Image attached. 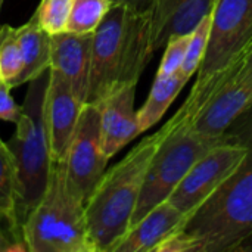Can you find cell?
<instances>
[{"label":"cell","instance_id":"6da1fadb","mask_svg":"<svg viewBox=\"0 0 252 252\" xmlns=\"http://www.w3.org/2000/svg\"><path fill=\"white\" fill-rule=\"evenodd\" d=\"M154 52L152 10L114 3L93 32L86 103L99 105L114 92L137 86Z\"/></svg>","mask_w":252,"mask_h":252},{"label":"cell","instance_id":"7a4b0ae2","mask_svg":"<svg viewBox=\"0 0 252 252\" xmlns=\"http://www.w3.org/2000/svg\"><path fill=\"white\" fill-rule=\"evenodd\" d=\"M235 137L250 146L241 168L193 213L182 230L192 252L251 251L252 248V127Z\"/></svg>","mask_w":252,"mask_h":252},{"label":"cell","instance_id":"3957f363","mask_svg":"<svg viewBox=\"0 0 252 252\" xmlns=\"http://www.w3.org/2000/svg\"><path fill=\"white\" fill-rule=\"evenodd\" d=\"M159 142V131L145 137L111 170L105 171L87 199L86 217L94 252H112L128 232Z\"/></svg>","mask_w":252,"mask_h":252},{"label":"cell","instance_id":"277c9868","mask_svg":"<svg viewBox=\"0 0 252 252\" xmlns=\"http://www.w3.org/2000/svg\"><path fill=\"white\" fill-rule=\"evenodd\" d=\"M28 252H94L86 201L72 186L63 161H53L44 193L22 223Z\"/></svg>","mask_w":252,"mask_h":252},{"label":"cell","instance_id":"5b68a950","mask_svg":"<svg viewBox=\"0 0 252 252\" xmlns=\"http://www.w3.org/2000/svg\"><path fill=\"white\" fill-rule=\"evenodd\" d=\"M49 83V71L28 83L21 117L13 137L7 146L13 154L19 179L18 223H22L28 213L40 201L52 171V154L44 123V96Z\"/></svg>","mask_w":252,"mask_h":252},{"label":"cell","instance_id":"8992f818","mask_svg":"<svg viewBox=\"0 0 252 252\" xmlns=\"http://www.w3.org/2000/svg\"><path fill=\"white\" fill-rule=\"evenodd\" d=\"M158 131L161 134V142L149 164L131 226L145 217L154 207L167 201L199 158L232 139L229 133L214 137L204 136L193 128L177 130L168 134H164L161 130Z\"/></svg>","mask_w":252,"mask_h":252},{"label":"cell","instance_id":"52a82bcc","mask_svg":"<svg viewBox=\"0 0 252 252\" xmlns=\"http://www.w3.org/2000/svg\"><path fill=\"white\" fill-rule=\"evenodd\" d=\"M248 154L250 146L233 139L216 146L193 164L167 201L189 216L241 168Z\"/></svg>","mask_w":252,"mask_h":252},{"label":"cell","instance_id":"ba28073f","mask_svg":"<svg viewBox=\"0 0 252 252\" xmlns=\"http://www.w3.org/2000/svg\"><path fill=\"white\" fill-rule=\"evenodd\" d=\"M252 40V0H217L213 9L210 41L198 69L207 78L230 63Z\"/></svg>","mask_w":252,"mask_h":252},{"label":"cell","instance_id":"9c48e42d","mask_svg":"<svg viewBox=\"0 0 252 252\" xmlns=\"http://www.w3.org/2000/svg\"><path fill=\"white\" fill-rule=\"evenodd\" d=\"M108 161L102 146L99 106L84 103L63 162L72 186L86 202L103 177Z\"/></svg>","mask_w":252,"mask_h":252},{"label":"cell","instance_id":"30bf717a","mask_svg":"<svg viewBox=\"0 0 252 252\" xmlns=\"http://www.w3.org/2000/svg\"><path fill=\"white\" fill-rule=\"evenodd\" d=\"M84 103L56 69H49L44 96V123L53 161H63Z\"/></svg>","mask_w":252,"mask_h":252},{"label":"cell","instance_id":"8fae6325","mask_svg":"<svg viewBox=\"0 0 252 252\" xmlns=\"http://www.w3.org/2000/svg\"><path fill=\"white\" fill-rule=\"evenodd\" d=\"M252 111V75L238 78L221 89L193 118L189 128L204 134L224 136Z\"/></svg>","mask_w":252,"mask_h":252},{"label":"cell","instance_id":"7c38bea8","mask_svg":"<svg viewBox=\"0 0 252 252\" xmlns=\"http://www.w3.org/2000/svg\"><path fill=\"white\" fill-rule=\"evenodd\" d=\"M92 43L93 32L63 31L50 35V68L63 75L83 103H86L89 92Z\"/></svg>","mask_w":252,"mask_h":252},{"label":"cell","instance_id":"4fadbf2b","mask_svg":"<svg viewBox=\"0 0 252 252\" xmlns=\"http://www.w3.org/2000/svg\"><path fill=\"white\" fill-rule=\"evenodd\" d=\"M134 99L136 86H127L114 92L97 105L100 112L102 146L109 159L142 134L137 111L134 109Z\"/></svg>","mask_w":252,"mask_h":252},{"label":"cell","instance_id":"5bb4252c","mask_svg":"<svg viewBox=\"0 0 252 252\" xmlns=\"http://www.w3.org/2000/svg\"><path fill=\"white\" fill-rule=\"evenodd\" d=\"M217 0H155L152 7V43L158 50L170 38L190 34L213 12Z\"/></svg>","mask_w":252,"mask_h":252},{"label":"cell","instance_id":"9a60e30c","mask_svg":"<svg viewBox=\"0 0 252 252\" xmlns=\"http://www.w3.org/2000/svg\"><path fill=\"white\" fill-rule=\"evenodd\" d=\"M185 219L180 210L164 201L130 226L112 252H155L171 233L182 227Z\"/></svg>","mask_w":252,"mask_h":252},{"label":"cell","instance_id":"2e32d148","mask_svg":"<svg viewBox=\"0 0 252 252\" xmlns=\"http://www.w3.org/2000/svg\"><path fill=\"white\" fill-rule=\"evenodd\" d=\"M16 35L24 59V69L18 78L21 86L50 69V35L38 25L34 15L16 28Z\"/></svg>","mask_w":252,"mask_h":252},{"label":"cell","instance_id":"e0dca14e","mask_svg":"<svg viewBox=\"0 0 252 252\" xmlns=\"http://www.w3.org/2000/svg\"><path fill=\"white\" fill-rule=\"evenodd\" d=\"M18 204L19 179L16 162L7 143L0 139V224L6 223L9 226V233L25 247L21 226L18 223Z\"/></svg>","mask_w":252,"mask_h":252},{"label":"cell","instance_id":"ac0fdd59","mask_svg":"<svg viewBox=\"0 0 252 252\" xmlns=\"http://www.w3.org/2000/svg\"><path fill=\"white\" fill-rule=\"evenodd\" d=\"M188 80L180 74L173 77H158L155 75L152 89L143 106L137 111V121L140 133L148 131L154 126H157L174 99L186 86Z\"/></svg>","mask_w":252,"mask_h":252},{"label":"cell","instance_id":"d6986e66","mask_svg":"<svg viewBox=\"0 0 252 252\" xmlns=\"http://www.w3.org/2000/svg\"><path fill=\"white\" fill-rule=\"evenodd\" d=\"M24 69V59L16 35V28H0V80L10 89L18 87V78Z\"/></svg>","mask_w":252,"mask_h":252},{"label":"cell","instance_id":"ffe728a7","mask_svg":"<svg viewBox=\"0 0 252 252\" xmlns=\"http://www.w3.org/2000/svg\"><path fill=\"white\" fill-rule=\"evenodd\" d=\"M112 4V0H72L66 31L94 32Z\"/></svg>","mask_w":252,"mask_h":252},{"label":"cell","instance_id":"44dd1931","mask_svg":"<svg viewBox=\"0 0 252 252\" xmlns=\"http://www.w3.org/2000/svg\"><path fill=\"white\" fill-rule=\"evenodd\" d=\"M211 22H213V12L210 15H207L190 34V41L188 46L186 58L183 61L180 71H179V74L183 78H186L188 81L199 69V66L202 63V59L205 56L208 41H210Z\"/></svg>","mask_w":252,"mask_h":252},{"label":"cell","instance_id":"7402d4cb","mask_svg":"<svg viewBox=\"0 0 252 252\" xmlns=\"http://www.w3.org/2000/svg\"><path fill=\"white\" fill-rule=\"evenodd\" d=\"M72 0H41L34 12L38 25L49 34H59L68 30Z\"/></svg>","mask_w":252,"mask_h":252},{"label":"cell","instance_id":"603a6c76","mask_svg":"<svg viewBox=\"0 0 252 252\" xmlns=\"http://www.w3.org/2000/svg\"><path fill=\"white\" fill-rule=\"evenodd\" d=\"M190 34L176 35L168 40V43L165 44L164 56L161 59V65L157 71L158 77H173L179 74L183 65V61L186 58L188 46L190 41Z\"/></svg>","mask_w":252,"mask_h":252},{"label":"cell","instance_id":"cb8c5ba5","mask_svg":"<svg viewBox=\"0 0 252 252\" xmlns=\"http://www.w3.org/2000/svg\"><path fill=\"white\" fill-rule=\"evenodd\" d=\"M10 90L9 86L0 83V120L16 124L21 117V106L13 100Z\"/></svg>","mask_w":252,"mask_h":252},{"label":"cell","instance_id":"d4e9b609","mask_svg":"<svg viewBox=\"0 0 252 252\" xmlns=\"http://www.w3.org/2000/svg\"><path fill=\"white\" fill-rule=\"evenodd\" d=\"M13 251H27V248L22 244H19L12 235H7L0 224V252Z\"/></svg>","mask_w":252,"mask_h":252},{"label":"cell","instance_id":"484cf974","mask_svg":"<svg viewBox=\"0 0 252 252\" xmlns=\"http://www.w3.org/2000/svg\"><path fill=\"white\" fill-rule=\"evenodd\" d=\"M154 1H155V0H112V3L126 4L127 7H130V9H133V10H137V12L152 10Z\"/></svg>","mask_w":252,"mask_h":252},{"label":"cell","instance_id":"4316f807","mask_svg":"<svg viewBox=\"0 0 252 252\" xmlns=\"http://www.w3.org/2000/svg\"><path fill=\"white\" fill-rule=\"evenodd\" d=\"M252 75V40L250 43V47H248V53L245 56V61H244V66L242 69L239 71V78H244V77H251Z\"/></svg>","mask_w":252,"mask_h":252},{"label":"cell","instance_id":"83f0119b","mask_svg":"<svg viewBox=\"0 0 252 252\" xmlns=\"http://www.w3.org/2000/svg\"><path fill=\"white\" fill-rule=\"evenodd\" d=\"M3 1H4V0H0V10H1V4H3ZM0 28H1V25H0Z\"/></svg>","mask_w":252,"mask_h":252},{"label":"cell","instance_id":"f1b7e54d","mask_svg":"<svg viewBox=\"0 0 252 252\" xmlns=\"http://www.w3.org/2000/svg\"><path fill=\"white\" fill-rule=\"evenodd\" d=\"M0 83H1V80H0Z\"/></svg>","mask_w":252,"mask_h":252}]
</instances>
